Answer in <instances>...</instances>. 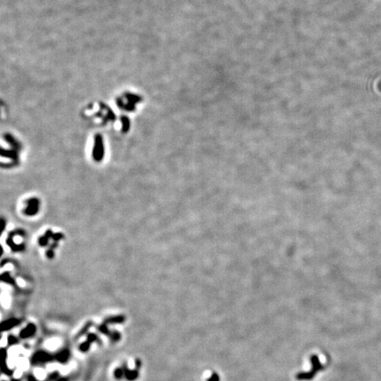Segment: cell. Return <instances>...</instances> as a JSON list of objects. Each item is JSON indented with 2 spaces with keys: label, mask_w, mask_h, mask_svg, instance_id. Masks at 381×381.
I'll use <instances>...</instances> for the list:
<instances>
[{
  "label": "cell",
  "mask_w": 381,
  "mask_h": 381,
  "mask_svg": "<svg viewBox=\"0 0 381 381\" xmlns=\"http://www.w3.org/2000/svg\"><path fill=\"white\" fill-rule=\"evenodd\" d=\"M93 159L95 162H101L104 157V144H103V138L101 135H96L95 138L94 147L92 152Z\"/></svg>",
  "instance_id": "6da1fadb"
},
{
  "label": "cell",
  "mask_w": 381,
  "mask_h": 381,
  "mask_svg": "<svg viewBox=\"0 0 381 381\" xmlns=\"http://www.w3.org/2000/svg\"><path fill=\"white\" fill-rule=\"evenodd\" d=\"M53 360H55L54 356L50 355L49 353L46 351H37L34 353L31 357V363L33 365H45L47 362H50Z\"/></svg>",
  "instance_id": "7a4b0ae2"
},
{
  "label": "cell",
  "mask_w": 381,
  "mask_h": 381,
  "mask_svg": "<svg viewBox=\"0 0 381 381\" xmlns=\"http://www.w3.org/2000/svg\"><path fill=\"white\" fill-rule=\"evenodd\" d=\"M40 209V200L37 198H30L26 201V206L23 210V214L27 216L36 215Z\"/></svg>",
  "instance_id": "3957f363"
},
{
  "label": "cell",
  "mask_w": 381,
  "mask_h": 381,
  "mask_svg": "<svg viewBox=\"0 0 381 381\" xmlns=\"http://www.w3.org/2000/svg\"><path fill=\"white\" fill-rule=\"evenodd\" d=\"M6 360H7V351L5 348H1L0 349V371L5 375L11 376L12 374V371L9 369L6 363Z\"/></svg>",
  "instance_id": "277c9868"
},
{
  "label": "cell",
  "mask_w": 381,
  "mask_h": 381,
  "mask_svg": "<svg viewBox=\"0 0 381 381\" xmlns=\"http://www.w3.org/2000/svg\"><path fill=\"white\" fill-rule=\"evenodd\" d=\"M20 323H21V320L16 319V318H12V319H9L0 322V333L11 330V329L16 327L17 325H19Z\"/></svg>",
  "instance_id": "5b68a950"
},
{
  "label": "cell",
  "mask_w": 381,
  "mask_h": 381,
  "mask_svg": "<svg viewBox=\"0 0 381 381\" xmlns=\"http://www.w3.org/2000/svg\"><path fill=\"white\" fill-rule=\"evenodd\" d=\"M19 150L12 148V149H5L0 147V156H3L8 159H11L14 162H18L19 159Z\"/></svg>",
  "instance_id": "8992f818"
},
{
  "label": "cell",
  "mask_w": 381,
  "mask_h": 381,
  "mask_svg": "<svg viewBox=\"0 0 381 381\" xmlns=\"http://www.w3.org/2000/svg\"><path fill=\"white\" fill-rule=\"evenodd\" d=\"M36 333V326L33 323H29L26 327H24L20 333V337L22 339H27L34 336Z\"/></svg>",
  "instance_id": "52a82bcc"
},
{
  "label": "cell",
  "mask_w": 381,
  "mask_h": 381,
  "mask_svg": "<svg viewBox=\"0 0 381 381\" xmlns=\"http://www.w3.org/2000/svg\"><path fill=\"white\" fill-rule=\"evenodd\" d=\"M70 356H71V353L67 349H62L61 351L58 352L54 356L55 360L60 363H66L68 362V360L70 359Z\"/></svg>",
  "instance_id": "ba28073f"
},
{
  "label": "cell",
  "mask_w": 381,
  "mask_h": 381,
  "mask_svg": "<svg viewBox=\"0 0 381 381\" xmlns=\"http://www.w3.org/2000/svg\"><path fill=\"white\" fill-rule=\"evenodd\" d=\"M6 245L11 248L12 251H22L25 249V245L23 244L17 245L13 240V237L11 235H9V236L6 238Z\"/></svg>",
  "instance_id": "9c48e42d"
},
{
  "label": "cell",
  "mask_w": 381,
  "mask_h": 381,
  "mask_svg": "<svg viewBox=\"0 0 381 381\" xmlns=\"http://www.w3.org/2000/svg\"><path fill=\"white\" fill-rule=\"evenodd\" d=\"M0 281L5 282V283L12 285V286L15 285V280L12 278L9 272H5V273L0 274Z\"/></svg>",
  "instance_id": "30bf717a"
},
{
  "label": "cell",
  "mask_w": 381,
  "mask_h": 381,
  "mask_svg": "<svg viewBox=\"0 0 381 381\" xmlns=\"http://www.w3.org/2000/svg\"><path fill=\"white\" fill-rule=\"evenodd\" d=\"M125 318L122 315H117V316H114V317H110L108 318L107 319H105V324H119V323H123L125 321Z\"/></svg>",
  "instance_id": "8fae6325"
},
{
  "label": "cell",
  "mask_w": 381,
  "mask_h": 381,
  "mask_svg": "<svg viewBox=\"0 0 381 381\" xmlns=\"http://www.w3.org/2000/svg\"><path fill=\"white\" fill-rule=\"evenodd\" d=\"M124 371H125V378H126L128 380H130V381L135 380V379L138 378V371H135V370H128V369H125Z\"/></svg>",
  "instance_id": "7c38bea8"
},
{
  "label": "cell",
  "mask_w": 381,
  "mask_h": 381,
  "mask_svg": "<svg viewBox=\"0 0 381 381\" xmlns=\"http://www.w3.org/2000/svg\"><path fill=\"white\" fill-rule=\"evenodd\" d=\"M90 342L89 341H84V342H82L80 345H79V350L81 351V352H84V353H86V352H88V350H89V349H90Z\"/></svg>",
  "instance_id": "4fadbf2b"
},
{
  "label": "cell",
  "mask_w": 381,
  "mask_h": 381,
  "mask_svg": "<svg viewBox=\"0 0 381 381\" xmlns=\"http://www.w3.org/2000/svg\"><path fill=\"white\" fill-rule=\"evenodd\" d=\"M109 336H110V340H111L113 342H116V341H118L121 339V334H120L118 332H116V331L110 332V334Z\"/></svg>",
  "instance_id": "5bb4252c"
},
{
  "label": "cell",
  "mask_w": 381,
  "mask_h": 381,
  "mask_svg": "<svg viewBox=\"0 0 381 381\" xmlns=\"http://www.w3.org/2000/svg\"><path fill=\"white\" fill-rule=\"evenodd\" d=\"M18 342H19V339L17 338L16 336L12 335V334H10V335L7 337V343H8L9 346L15 345V344H17Z\"/></svg>",
  "instance_id": "9a60e30c"
},
{
  "label": "cell",
  "mask_w": 381,
  "mask_h": 381,
  "mask_svg": "<svg viewBox=\"0 0 381 381\" xmlns=\"http://www.w3.org/2000/svg\"><path fill=\"white\" fill-rule=\"evenodd\" d=\"M124 376H125V371H124L123 369L117 368V369H116V370L114 371V377H115L116 379L122 378Z\"/></svg>",
  "instance_id": "2e32d148"
},
{
  "label": "cell",
  "mask_w": 381,
  "mask_h": 381,
  "mask_svg": "<svg viewBox=\"0 0 381 381\" xmlns=\"http://www.w3.org/2000/svg\"><path fill=\"white\" fill-rule=\"evenodd\" d=\"M98 329H99V331L101 333V334H107V335H110V331L109 330V328H108V326H107V325L104 323V324H102V325H101L99 327H98Z\"/></svg>",
  "instance_id": "e0dca14e"
},
{
  "label": "cell",
  "mask_w": 381,
  "mask_h": 381,
  "mask_svg": "<svg viewBox=\"0 0 381 381\" xmlns=\"http://www.w3.org/2000/svg\"><path fill=\"white\" fill-rule=\"evenodd\" d=\"M49 238L48 236H46L45 235L40 236V238H39V240H38V243H39L40 246H46V245L49 244Z\"/></svg>",
  "instance_id": "ac0fdd59"
},
{
  "label": "cell",
  "mask_w": 381,
  "mask_h": 381,
  "mask_svg": "<svg viewBox=\"0 0 381 381\" xmlns=\"http://www.w3.org/2000/svg\"><path fill=\"white\" fill-rule=\"evenodd\" d=\"M5 227H6V221H5V219L3 218V217H0V236H1V235L5 231Z\"/></svg>",
  "instance_id": "d6986e66"
},
{
  "label": "cell",
  "mask_w": 381,
  "mask_h": 381,
  "mask_svg": "<svg viewBox=\"0 0 381 381\" xmlns=\"http://www.w3.org/2000/svg\"><path fill=\"white\" fill-rule=\"evenodd\" d=\"M88 341H89L90 343H93V342L98 341V337H97V335L95 334H89L88 335Z\"/></svg>",
  "instance_id": "ffe728a7"
},
{
  "label": "cell",
  "mask_w": 381,
  "mask_h": 381,
  "mask_svg": "<svg viewBox=\"0 0 381 381\" xmlns=\"http://www.w3.org/2000/svg\"><path fill=\"white\" fill-rule=\"evenodd\" d=\"M64 237V235L63 234H61V233H54L53 235H52V238L55 242H58L59 240H61L62 238Z\"/></svg>",
  "instance_id": "44dd1931"
},
{
  "label": "cell",
  "mask_w": 381,
  "mask_h": 381,
  "mask_svg": "<svg viewBox=\"0 0 381 381\" xmlns=\"http://www.w3.org/2000/svg\"><path fill=\"white\" fill-rule=\"evenodd\" d=\"M58 374H59L58 371H54V372H52L51 374H49V380H54V381H56V380L58 378Z\"/></svg>",
  "instance_id": "7402d4cb"
},
{
  "label": "cell",
  "mask_w": 381,
  "mask_h": 381,
  "mask_svg": "<svg viewBox=\"0 0 381 381\" xmlns=\"http://www.w3.org/2000/svg\"><path fill=\"white\" fill-rule=\"evenodd\" d=\"M46 256H47L48 258H52L54 257V251H53V250H52V249L48 250L47 252H46Z\"/></svg>",
  "instance_id": "603a6c76"
},
{
  "label": "cell",
  "mask_w": 381,
  "mask_h": 381,
  "mask_svg": "<svg viewBox=\"0 0 381 381\" xmlns=\"http://www.w3.org/2000/svg\"><path fill=\"white\" fill-rule=\"evenodd\" d=\"M27 381H38L37 379H36V378L34 377V375H32V374H30V375H28L27 376Z\"/></svg>",
  "instance_id": "cb8c5ba5"
},
{
  "label": "cell",
  "mask_w": 381,
  "mask_h": 381,
  "mask_svg": "<svg viewBox=\"0 0 381 381\" xmlns=\"http://www.w3.org/2000/svg\"><path fill=\"white\" fill-rule=\"evenodd\" d=\"M3 253H4V248L2 247V245H1V244H0V258L2 257V255H3Z\"/></svg>",
  "instance_id": "d4e9b609"
},
{
  "label": "cell",
  "mask_w": 381,
  "mask_h": 381,
  "mask_svg": "<svg viewBox=\"0 0 381 381\" xmlns=\"http://www.w3.org/2000/svg\"><path fill=\"white\" fill-rule=\"evenodd\" d=\"M56 381H68V378H59Z\"/></svg>",
  "instance_id": "484cf974"
},
{
  "label": "cell",
  "mask_w": 381,
  "mask_h": 381,
  "mask_svg": "<svg viewBox=\"0 0 381 381\" xmlns=\"http://www.w3.org/2000/svg\"><path fill=\"white\" fill-rule=\"evenodd\" d=\"M11 381H20V380H19V379H17V378H12Z\"/></svg>",
  "instance_id": "4316f807"
},
{
  "label": "cell",
  "mask_w": 381,
  "mask_h": 381,
  "mask_svg": "<svg viewBox=\"0 0 381 381\" xmlns=\"http://www.w3.org/2000/svg\"><path fill=\"white\" fill-rule=\"evenodd\" d=\"M3 381H4V380H3Z\"/></svg>",
  "instance_id": "83f0119b"
}]
</instances>
